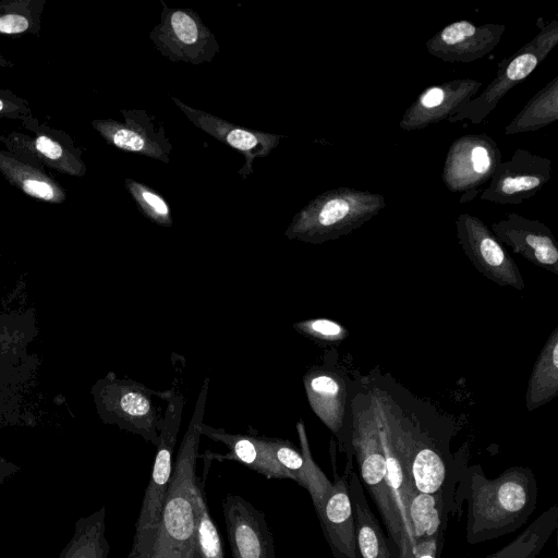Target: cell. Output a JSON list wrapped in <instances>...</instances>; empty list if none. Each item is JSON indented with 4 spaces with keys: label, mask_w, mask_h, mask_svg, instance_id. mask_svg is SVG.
Instances as JSON below:
<instances>
[{
    "label": "cell",
    "mask_w": 558,
    "mask_h": 558,
    "mask_svg": "<svg viewBox=\"0 0 558 558\" xmlns=\"http://www.w3.org/2000/svg\"><path fill=\"white\" fill-rule=\"evenodd\" d=\"M173 391L154 390L109 372L94 384L90 393L105 424L138 435L156 447Z\"/></svg>",
    "instance_id": "6"
},
{
    "label": "cell",
    "mask_w": 558,
    "mask_h": 558,
    "mask_svg": "<svg viewBox=\"0 0 558 558\" xmlns=\"http://www.w3.org/2000/svg\"><path fill=\"white\" fill-rule=\"evenodd\" d=\"M120 112L123 122L95 119L92 121L93 129L110 146L169 163L173 146L166 135L163 124L146 110L122 109Z\"/></svg>",
    "instance_id": "13"
},
{
    "label": "cell",
    "mask_w": 558,
    "mask_h": 558,
    "mask_svg": "<svg viewBox=\"0 0 558 558\" xmlns=\"http://www.w3.org/2000/svg\"><path fill=\"white\" fill-rule=\"evenodd\" d=\"M386 207L384 195L352 187L323 192L292 218L284 231L289 240L323 244L348 235Z\"/></svg>",
    "instance_id": "5"
},
{
    "label": "cell",
    "mask_w": 558,
    "mask_h": 558,
    "mask_svg": "<svg viewBox=\"0 0 558 558\" xmlns=\"http://www.w3.org/2000/svg\"><path fill=\"white\" fill-rule=\"evenodd\" d=\"M265 441L276 461L291 475L292 481L304 488L305 460L301 451L287 440L265 436Z\"/></svg>",
    "instance_id": "34"
},
{
    "label": "cell",
    "mask_w": 558,
    "mask_h": 558,
    "mask_svg": "<svg viewBox=\"0 0 558 558\" xmlns=\"http://www.w3.org/2000/svg\"><path fill=\"white\" fill-rule=\"evenodd\" d=\"M14 63L0 53V69L13 68Z\"/></svg>",
    "instance_id": "38"
},
{
    "label": "cell",
    "mask_w": 558,
    "mask_h": 558,
    "mask_svg": "<svg viewBox=\"0 0 558 558\" xmlns=\"http://www.w3.org/2000/svg\"><path fill=\"white\" fill-rule=\"evenodd\" d=\"M501 162V153L493 138L485 134H470L456 140L444 163L442 181L452 192H471L490 180Z\"/></svg>",
    "instance_id": "14"
},
{
    "label": "cell",
    "mask_w": 558,
    "mask_h": 558,
    "mask_svg": "<svg viewBox=\"0 0 558 558\" xmlns=\"http://www.w3.org/2000/svg\"><path fill=\"white\" fill-rule=\"evenodd\" d=\"M551 172L549 158L518 148L509 160L497 166L480 198L497 204H520L534 196L549 181Z\"/></svg>",
    "instance_id": "15"
},
{
    "label": "cell",
    "mask_w": 558,
    "mask_h": 558,
    "mask_svg": "<svg viewBox=\"0 0 558 558\" xmlns=\"http://www.w3.org/2000/svg\"><path fill=\"white\" fill-rule=\"evenodd\" d=\"M481 86L482 83L473 78L429 86L405 110L399 125L404 131H416L448 120L474 98Z\"/></svg>",
    "instance_id": "19"
},
{
    "label": "cell",
    "mask_w": 558,
    "mask_h": 558,
    "mask_svg": "<svg viewBox=\"0 0 558 558\" xmlns=\"http://www.w3.org/2000/svg\"><path fill=\"white\" fill-rule=\"evenodd\" d=\"M21 470L20 465L0 457V485L3 484L11 476L19 473Z\"/></svg>",
    "instance_id": "37"
},
{
    "label": "cell",
    "mask_w": 558,
    "mask_h": 558,
    "mask_svg": "<svg viewBox=\"0 0 558 558\" xmlns=\"http://www.w3.org/2000/svg\"><path fill=\"white\" fill-rule=\"evenodd\" d=\"M558 395V327L543 345L532 368L525 392V407L534 411Z\"/></svg>",
    "instance_id": "26"
},
{
    "label": "cell",
    "mask_w": 558,
    "mask_h": 558,
    "mask_svg": "<svg viewBox=\"0 0 558 558\" xmlns=\"http://www.w3.org/2000/svg\"><path fill=\"white\" fill-rule=\"evenodd\" d=\"M352 449L361 481L381 517L391 542L399 550L398 558H405L408 542L393 510L387 484L386 461L375 418L371 391L366 379H355L352 388Z\"/></svg>",
    "instance_id": "4"
},
{
    "label": "cell",
    "mask_w": 558,
    "mask_h": 558,
    "mask_svg": "<svg viewBox=\"0 0 558 558\" xmlns=\"http://www.w3.org/2000/svg\"><path fill=\"white\" fill-rule=\"evenodd\" d=\"M232 558H275V543L266 515L242 496L222 500Z\"/></svg>",
    "instance_id": "17"
},
{
    "label": "cell",
    "mask_w": 558,
    "mask_h": 558,
    "mask_svg": "<svg viewBox=\"0 0 558 558\" xmlns=\"http://www.w3.org/2000/svg\"><path fill=\"white\" fill-rule=\"evenodd\" d=\"M292 328L301 336L319 343H338L349 336L348 329L329 318H308L296 322Z\"/></svg>",
    "instance_id": "35"
},
{
    "label": "cell",
    "mask_w": 558,
    "mask_h": 558,
    "mask_svg": "<svg viewBox=\"0 0 558 558\" xmlns=\"http://www.w3.org/2000/svg\"><path fill=\"white\" fill-rule=\"evenodd\" d=\"M0 173L25 195L49 204H62L65 189L44 167L9 150L0 149Z\"/></svg>",
    "instance_id": "24"
},
{
    "label": "cell",
    "mask_w": 558,
    "mask_h": 558,
    "mask_svg": "<svg viewBox=\"0 0 558 558\" xmlns=\"http://www.w3.org/2000/svg\"><path fill=\"white\" fill-rule=\"evenodd\" d=\"M296 432L301 445V453L305 460L304 488L308 492L317 514L323 509L328 496L331 493L332 482L327 478L325 473L319 469L312 457L305 426L302 418H300L296 423Z\"/></svg>",
    "instance_id": "33"
},
{
    "label": "cell",
    "mask_w": 558,
    "mask_h": 558,
    "mask_svg": "<svg viewBox=\"0 0 558 558\" xmlns=\"http://www.w3.org/2000/svg\"><path fill=\"white\" fill-rule=\"evenodd\" d=\"M209 379L203 381L189 426L173 463L161 519L149 558H193L196 460L204 424Z\"/></svg>",
    "instance_id": "2"
},
{
    "label": "cell",
    "mask_w": 558,
    "mask_h": 558,
    "mask_svg": "<svg viewBox=\"0 0 558 558\" xmlns=\"http://www.w3.org/2000/svg\"><path fill=\"white\" fill-rule=\"evenodd\" d=\"M505 31L506 25H475L462 20L445 26L425 46L428 53L445 62H472L489 53Z\"/></svg>",
    "instance_id": "20"
},
{
    "label": "cell",
    "mask_w": 558,
    "mask_h": 558,
    "mask_svg": "<svg viewBox=\"0 0 558 558\" xmlns=\"http://www.w3.org/2000/svg\"><path fill=\"white\" fill-rule=\"evenodd\" d=\"M124 185L140 211L147 219L160 227L172 226L171 207L159 192L130 178L124 180Z\"/></svg>",
    "instance_id": "32"
},
{
    "label": "cell",
    "mask_w": 558,
    "mask_h": 558,
    "mask_svg": "<svg viewBox=\"0 0 558 558\" xmlns=\"http://www.w3.org/2000/svg\"><path fill=\"white\" fill-rule=\"evenodd\" d=\"M159 23L149 33L154 47L172 62H211L220 50L215 34L190 8H172L160 0Z\"/></svg>",
    "instance_id": "10"
},
{
    "label": "cell",
    "mask_w": 558,
    "mask_h": 558,
    "mask_svg": "<svg viewBox=\"0 0 558 558\" xmlns=\"http://www.w3.org/2000/svg\"><path fill=\"white\" fill-rule=\"evenodd\" d=\"M46 0H0V35H37Z\"/></svg>",
    "instance_id": "29"
},
{
    "label": "cell",
    "mask_w": 558,
    "mask_h": 558,
    "mask_svg": "<svg viewBox=\"0 0 558 558\" xmlns=\"http://www.w3.org/2000/svg\"><path fill=\"white\" fill-rule=\"evenodd\" d=\"M335 441H331L330 453L333 465L331 493L323 509L317 513L324 537L335 558H360L354 532L352 506L348 490L349 473L352 470V458L347 459L342 475L337 473L333 460Z\"/></svg>",
    "instance_id": "21"
},
{
    "label": "cell",
    "mask_w": 558,
    "mask_h": 558,
    "mask_svg": "<svg viewBox=\"0 0 558 558\" xmlns=\"http://www.w3.org/2000/svg\"><path fill=\"white\" fill-rule=\"evenodd\" d=\"M492 232L501 244L532 264L558 275V245L551 230L536 219L509 213L504 219L493 222Z\"/></svg>",
    "instance_id": "18"
},
{
    "label": "cell",
    "mask_w": 558,
    "mask_h": 558,
    "mask_svg": "<svg viewBox=\"0 0 558 558\" xmlns=\"http://www.w3.org/2000/svg\"><path fill=\"white\" fill-rule=\"evenodd\" d=\"M202 435L226 445L228 452L223 456L211 454L219 460H233L270 480H292L289 472L272 457L266 445L265 436L251 434H230L221 428L203 424Z\"/></svg>",
    "instance_id": "23"
},
{
    "label": "cell",
    "mask_w": 558,
    "mask_h": 558,
    "mask_svg": "<svg viewBox=\"0 0 558 558\" xmlns=\"http://www.w3.org/2000/svg\"><path fill=\"white\" fill-rule=\"evenodd\" d=\"M558 120V76L554 77L506 126L508 135L536 131Z\"/></svg>",
    "instance_id": "28"
},
{
    "label": "cell",
    "mask_w": 558,
    "mask_h": 558,
    "mask_svg": "<svg viewBox=\"0 0 558 558\" xmlns=\"http://www.w3.org/2000/svg\"><path fill=\"white\" fill-rule=\"evenodd\" d=\"M454 225L463 253L482 276L500 287L525 288L515 262L482 219L463 213Z\"/></svg>",
    "instance_id": "12"
},
{
    "label": "cell",
    "mask_w": 558,
    "mask_h": 558,
    "mask_svg": "<svg viewBox=\"0 0 558 558\" xmlns=\"http://www.w3.org/2000/svg\"><path fill=\"white\" fill-rule=\"evenodd\" d=\"M37 335L35 310H0V426L35 425L25 402L40 365Z\"/></svg>",
    "instance_id": "3"
},
{
    "label": "cell",
    "mask_w": 558,
    "mask_h": 558,
    "mask_svg": "<svg viewBox=\"0 0 558 558\" xmlns=\"http://www.w3.org/2000/svg\"><path fill=\"white\" fill-rule=\"evenodd\" d=\"M348 490L360 558H391L386 535L368 506L362 482L353 469L349 473Z\"/></svg>",
    "instance_id": "25"
},
{
    "label": "cell",
    "mask_w": 558,
    "mask_h": 558,
    "mask_svg": "<svg viewBox=\"0 0 558 558\" xmlns=\"http://www.w3.org/2000/svg\"><path fill=\"white\" fill-rule=\"evenodd\" d=\"M195 509L193 558H225L221 537L208 511L203 481L197 483Z\"/></svg>",
    "instance_id": "31"
},
{
    "label": "cell",
    "mask_w": 558,
    "mask_h": 558,
    "mask_svg": "<svg viewBox=\"0 0 558 558\" xmlns=\"http://www.w3.org/2000/svg\"><path fill=\"white\" fill-rule=\"evenodd\" d=\"M354 379L326 355L323 364L311 366L303 375L308 404L314 414L332 433L339 450L353 458L352 388Z\"/></svg>",
    "instance_id": "8"
},
{
    "label": "cell",
    "mask_w": 558,
    "mask_h": 558,
    "mask_svg": "<svg viewBox=\"0 0 558 558\" xmlns=\"http://www.w3.org/2000/svg\"><path fill=\"white\" fill-rule=\"evenodd\" d=\"M184 397L173 391L159 430L150 480L145 489L131 550L126 558H149L173 469V450L181 426Z\"/></svg>",
    "instance_id": "7"
},
{
    "label": "cell",
    "mask_w": 558,
    "mask_h": 558,
    "mask_svg": "<svg viewBox=\"0 0 558 558\" xmlns=\"http://www.w3.org/2000/svg\"><path fill=\"white\" fill-rule=\"evenodd\" d=\"M450 514L440 495L416 492L408 508L411 547L408 558H438Z\"/></svg>",
    "instance_id": "22"
},
{
    "label": "cell",
    "mask_w": 558,
    "mask_h": 558,
    "mask_svg": "<svg viewBox=\"0 0 558 558\" xmlns=\"http://www.w3.org/2000/svg\"><path fill=\"white\" fill-rule=\"evenodd\" d=\"M460 511L466 501V541L477 544L510 534L534 512L537 483L525 466H512L489 480L481 465L464 466L456 490Z\"/></svg>",
    "instance_id": "1"
},
{
    "label": "cell",
    "mask_w": 558,
    "mask_h": 558,
    "mask_svg": "<svg viewBox=\"0 0 558 558\" xmlns=\"http://www.w3.org/2000/svg\"><path fill=\"white\" fill-rule=\"evenodd\" d=\"M558 507L555 505L538 517L514 542L486 558H534L556 530Z\"/></svg>",
    "instance_id": "30"
},
{
    "label": "cell",
    "mask_w": 558,
    "mask_h": 558,
    "mask_svg": "<svg viewBox=\"0 0 558 558\" xmlns=\"http://www.w3.org/2000/svg\"><path fill=\"white\" fill-rule=\"evenodd\" d=\"M21 123L34 136L19 131L1 134L0 142L7 150L61 174L77 178L86 174L87 166L82 158V150L66 132L41 123L33 114L25 117Z\"/></svg>",
    "instance_id": "11"
},
{
    "label": "cell",
    "mask_w": 558,
    "mask_h": 558,
    "mask_svg": "<svg viewBox=\"0 0 558 558\" xmlns=\"http://www.w3.org/2000/svg\"><path fill=\"white\" fill-rule=\"evenodd\" d=\"M32 114L28 100L12 90L0 87V120H19Z\"/></svg>",
    "instance_id": "36"
},
{
    "label": "cell",
    "mask_w": 558,
    "mask_h": 558,
    "mask_svg": "<svg viewBox=\"0 0 558 558\" xmlns=\"http://www.w3.org/2000/svg\"><path fill=\"white\" fill-rule=\"evenodd\" d=\"M110 545L106 537V507L74 523V533L58 558H108Z\"/></svg>",
    "instance_id": "27"
},
{
    "label": "cell",
    "mask_w": 558,
    "mask_h": 558,
    "mask_svg": "<svg viewBox=\"0 0 558 558\" xmlns=\"http://www.w3.org/2000/svg\"><path fill=\"white\" fill-rule=\"evenodd\" d=\"M557 43L558 20H554L543 26L541 32L515 54L502 60L498 65L497 75L480 96L472 98L447 121L454 123L468 119L474 124L482 122L511 88L536 69Z\"/></svg>",
    "instance_id": "9"
},
{
    "label": "cell",
    "mask_w": 558,
    "mask_h": 558,
    "mask_svg": "<svg viewBox=\"0 0 558 558\" xmlns=\"http://www.w3.org/2000/svg\"><path fill=\"white\" fill-rule=\"evenodd\" d=\"M171 99L194 126L243 155L244 165L239 170L242 180L253 173L254 160L267 157L284 137V135L236 125L213 113L186 105L179 98L171 96Z\"/></svg>",
    "instance_id": "16"
}]
</instances>
